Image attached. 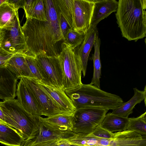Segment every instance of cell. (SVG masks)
Instances as JSON below:
<instances>
[{
  "instance_id": "cell-27",
  "label": "cell",
  "mask_w": 146,
  "mask_h": 146,
  "mask_svg": "<svg viewBox=\"0 0 146 146\" xmlns=\"http://www.w3.org/2000/svg\"><path fill=\"white\" fill-rule=\"evenodd\" d=\"M146 112L136 117L129 118L125 130L135 131L146 137Z\"/></svg>"
},
{
  "instance_id": "cell-28",
  "label": "cell",
  "mask_w": 146,
  "mask_h": 146,
  "mask_svg": "<svg viewBox=\"0 0 146 146\" xmlns=\"http://www.w3.org/2000/svg\"><path fill=\"white\" fill-rule=\"evenodd\" d=\"M85 35L80 34L73 29H71L66 34L63 42L75 48L82 44Z\"/></svg>"
},
{
  "instance_id": "cell-13",
  "label": "cell",
  "mask_w": 146,
  "mask_h": 146,
  "mask_svg": "<svg viewBox=\"0 0 146 146\" xmlns=\"http://www.w3.org/2000/svg\"><path fill=\"white\" fill-rule=\"evenodd\" d=\"M18 79L5 66L0 68V99L4 101L15 99Z\"/></svg>"
},
{
  "instance_id": "cell-37",
  "label": "cell",
  "mask_w": 146,
  "mask_h": 146,
  "mask_svg": "<svg viewBox=\"0 0 146 146\" xmlns=\"http://www.w3.org/2000/svg\"><path fill=\"white\" fill-rule=\"evenodd\" d=\"M22 146H29V145L27 142L25 141L24 144Z\"/></svg>"
},
{
  "instance_id": "cell-36",
  "label": "cell",
  "mask_w": 146,
  "mask_h": 146,
  "mask_svg": "<svg viewBox=\"0 0 146 146\" xmlns=\"http://www.w3.org/2000/svg\"><path fill=\"white\" fill-rule=\"evenodd\" d=\"M70 145L68 143L58 141V146H69Z\"/></svg>"
},
{
  "instance_id": "cell-26",
  "label": "cell",
  "mask_w": 146,
  "mask_h": 146,
  "mask_svg": "<svg viewBox=\"0 0 146 146\" xmlns=\"http://www.w3.org/2000/svg\"><path fill=\"white\" fill-rule=\"evenodd\" d=\"M18 13V11L5 0L0 5V28L13 24Z\"/></svg>"
},
{
  "instance_id": "cell-5",
  "label": "cell",
  "mask_w": 146,
  "mask_h": 146,
  "mask_svg": "<svg viewBox=\"0 0 146 146\" xmlns=\"http://www.w3.org/2000/svg\"><path fill=\"white\" fill-rule=\"evenodd\" d=\"M59 57L61 59L64 78L62 90L65 92L82 84V67L77 50L63 42Z\"/></svg>"
},
{
  "instance_id": "cell-2",
  "label": "cell",
  "mask_w": 146,
  "mask_h": 146,
  "mask_svg": "<svg viewBox=\"0 0 146 146\" xmlns=\"http://www.w3.org/2000/svg\"><path fill=\"white\" fill-rule=\"evenodd\" d=\"M146 0H119L115 16L122 36L136 42L146 36Z\"/></svg>"
},
{
  "instance_id": "cell-39",
  "label": "cell",
  "mask_w": 146,
  "mask_h": 146,
  "mask_svg": "<svg viewBox=\"0 0 146 146\" xmlns=\"http://www.w3.org/2000/svg\"><path fill=\"white\" fill-rule=\"evenodd\" d=\"M5 0H0V5L3 3Z\"/></svg>"
},
{
  "instance_id": "cell-23",
  "label": "cell",
  "mask_w": 146,
  "mask_h": 146,
  "mask_svg": "<svg viewBox=\"0 0 146 146\" xmlns=\"http://www.w3.org/2000/svg\"><path fill=\"white\" fill-rule=\"evenodd\" d=\"M128 119V117L109 113L106 114L100 125L111 132L122 131L126 130Z\"/></svg>"
},
{
  "instance_id": "cell-32",
  "label": "cell",
  "mask_w": 146,
  "mask_h": 146,
  "mask_svg": "<svg viewBox=\"0 0 146 146\" xmlns=\"http://www.w3.org/2000/svg\"><path fill=\"white\" fill-rule=\"evenodd\" d=\"M13 55L4 50L0 45V68L5 66L9 60Z\"/></svg>"
},
{
  "instance_id": "cell-20",
  "label": "cell",
  "mask_w": 146,
  "mask_h": 146,
  "mask_svg": "<svg viewBox=\"0 0 146 146\" xmlns=\"http://www.w3.org/2000/svg\"><path fill=\"white\" fill-rule=\"evenodd\" d=\"M73 113L60 114L43 119L51 128L61 131H73Z\"/></svg>"
},
{
  "instance_id": "cell-16",
  "label": "cell",
  "mask_w": 146,
  "mask_h": 146,
  "mask_svg": "<svg viewBox=\"0 0 146 146\" xmlns=\"http://www.w3.org/2000/svg\"><path fill=\"white\" fill-rule=\"evenodd\" d=\"M94 1V7L91 24L93 27L97 26L100 21L116 11L118 5V2L115 0Z\"/></svg>"
},
{
  "instance_id": "cell-1",
  "label": "cell",
  "mask_w": 146,
  "mask_h": 146,
  "mask_svg": "<svg viewBox=\"0 0 146 146\" xmlns=\"http://www.w3.org/2000/svg\"><path fill=\"white\" fill-rule=\"evenodd\" d=\"M47 21L27 19L21 29L28 52L58 57L60 52L57 42L64 40L52 0H43Z\"/></svg>"
},
{
  "instance_id": "cell-33",
  "label": "cell",
  "mask_w": 146,
  "mask_h": 146,
  "mask_svg": "<svg viewBox=\"0 0 146 146\" xmlns=\"http://www.w3.org/2000/svg\"><path fill=\"white\" fill-rule=\"evenodd\" d=\"M8 2L12 5L17 10L20 8L23 9L25 0H7Z\"/></svg>"
},
{
  "instance_id": "cell-21",
  "label": "cell",
  "mask_w": 146,
  "mask_h": 146,
  "mask_svg": "<svg viewBox=\"0 0 146 146\" xmlns=\"http://www.w3.org/2000/svg\"><path fill=\"white\" fill-rule=\"evenodd\" d=\"M25 141L14 128L0 123V143L7 146H22Z\"/></svg>"
},
{
  "instance_id": "cell-11",
  "label": "cell",
  "mask_w": 146,
  "mask_h": 146,
  "mask_svg": "<svg viewBox=\"0 0 146 146\" xmlns=\"http://www.w3.org/2000/svg\"><path fill=\"white\" fill-rule=\"evenodd\" d=\"M73 131H61L51 128L41 116H37L32 133L27 141L30 146L61 139L72 135Z\"/></svg>"
},
{
  "instance_id": "cell-19",
  "label": "cell",
  "mask_w": 146,
  "mask_h": 146,
  "mask_svg": "<svg viewBox=\"0 0 146 146\" xmlns=\"http://www.w3.org/2000/svg\"><path fill=\"white\" fill-rule=\"evenodd\" d=\"M134 94L133 96L127 102H124L121 105L112 110V114L120 116L128 117L133 112V110L135 105L144 100L146 106V89L145 86L143 91L139 90L137 88L133 89Z\"/></svg>"
},
{
  "instance_id": "cell-29",
  "label": "cell",
  "mask_w": 146,
  "mask_h": 146,
  "mask_svg": "<svg viewBox=\"0 0 146 146\" xmlns=\"http://www.w3.org/2000/svg\"><path fill=\"white\" fill-rule=\"evenodd\" d=\"M24 56L29 68L35 79L39 81L42 82L43 78L35 56L27 52L24 54Z\"/></svg>"
},
{
  "instance_id": "cell-7",
  "label": "cell",
  "mask_w": 146,
  "mask_h": 146,
  "mask_svg": "<svg viewBox=\"0 0 146 146\" xmlns=\"http://www.w3.org/2000/svg\"><path fill=\"white\" fill-rule=\"evenodd\" d=\"M21 27L18 13L13 24L0 28V45L4 50L13 55L28 52Z\"/></svg>"
},
{
  "instance_id": "cell-12",
  "label": "cell",
  "mask_w": 146,
  "mask_h": 146,
  "mask_svg": "<svg viewBox=\"0 0 146 146\" xmlns=\"http://www.w3.org/2000/svg\"><path fill=\"white\" fill-rule=\"evenodd\" d=\"M19 79L16 92L17 100L26 111L34 115L41 116V108L34 95L23 78Z\"/></svg>"
},
{
  "instance_id": "cell-25",
  "label": "cell",
  "mask_w": 146,
  "mask_h": 146,
  "mask_svg": "<svg viewBox=\"0 0 146 146\" xmlns=\"http://www.w3.org/2000/svg\"><path fill=\"white\" fill-rule=\"evenodd\" d=\"M56 11L61 14L72 29L74 27L73 0H52Z\"/></svg>"
},
{
  "instance_id": "cell-10",
  "label": "cell",
  "mask_w": 146,
  "mask_h": 146,
  "mask_svg": "<svg viewBox=\"0 0 146 146\" xmlns=\"http://www.w3.org/2000/svg\"><path fill=\"white\" fill-rule=\"evenodd\" d=\"M73 29L85 35L90 28L95 3L94 0H73Z\"/></svg>"
},
{
  "instance_id": "cell-14",
  "label": "cell",
  "mask_w": 146,
  "mask_h": 146,
  "mask_svg": "<svg viewBox=\"0 0 146 146\" xmlns=\"http://www.w3.org/2000/svg\"><path fill=\"white\" fill-rule=\"evenodd\" d=\"M146 137L131 131L117 132L113 133L109 146H146Z\"/></svg>"
},
{
  "instance_id": "cell-31",
  "label": "cell",
  "mask_w": 146,
  "mask_h": 146,
  "mask_svg": "<svg viewBox=\"0 0 146 146\" xmlns=\"http://www.w3.org/2000/svg\"><path fill=\"white\" fill-rule=\"evenodd\" d=\"M56 13L60 28L64 39L67 33L72 29L62 15L59 12Z\"/></svg>"
},
{
  "instance_id": "cell-34",
  "label": "cell",
  "mask_w": 146,
  "mask_h": 146,
  "mask_svg": "<svg viewBox=\"0 0 146 146\" xmlns=\"http://www.w3.org/2000/svg\"><path fill=\"white\" fill-rule=\"evenodd\" d=\"M58 140H53L46 141L29 146H58Z\"/></svg>"
},
{
  "instance_id": "cell-3",
  "label": "cell",
  "mask_w": 146,
  "mask_h": 146,
  "mask_svg": "<svg viewBox=\"0 0 146 146\" xmlns=\"http://www.w3.org/2000/svg\"><path fill=\"white\" fill-rule=\"evenodd\" d=\"M65 92L76 110L91 107L112 110L124 102L119 96L90 84H82Z\"/></svg>"
},
{
  "instance_id": "cell-9",
  "label": "cell",
  "mask_w": 146,
  "mask_h": 146,
  "mask_svg": "<svg viewBox=\"0 0 146 146\" xmlns=\"http://www.w3.org/2000/svg\"><path fill=\"white\" fill-rule=\"evenodd\" d=\"M34 95L41 110L42 115L47 117L65 113L37 80L23 77Z\"/></svg>"
},
{
  "instance_id": "cell-15",
  "label": "cell",
  "mask_w": 146,
  "mask_h": 146,
  "mask_svg": "<svg viewBox=\"0 0 146 146\" xmlns=\"http://www.w3.org/2000/svg\"><path fill=\"white\" fill-rule=\"evenodd\" d=\"M98 34V31L97 26H91L85 34L81 46L77 50V53L81 60L82 72L83 77L85 76L89 55Z\"/></svg>"
},
{
  "instance_id": "cell-18",
  "label": "cell",
  "mask_w": 146,
  "mask_h": 146,
  "mask_svg": "<svg viewBox=\"0 0 146 146\" xmlns=\"http://www.w3.org/2000/svg\"><path fill=\"white\" fill-rule=\"evenodd\" d=\"M24 54H14L9 60L5 67L14 74L18 79L22 77L35 79L29 68Z\"/></svg>"
},
{
  "instance_id": "cell-30",
  "label": "cell",
  "mask_w": 146,
  "mask_h": 146,
  "mask_svg": "<svg viewBox=\"0 0 146 146\" xmlns=\"http://www.w3.org/2000/svg\"><path fill=\"white\" fill-rule=\"evenodd\" d=\"M88 134L91 136L100 138L111 139L112 137L113 133L111 132L102 128L100 125L92 133Z\"/></svg>"
},
{
  "instance_id": "cell-4",
  "label": "cell",
  "mask_w": 146,
  "mask_h": 146,
  "mask_svg": "<svg viewBox=\"0 0 146 146\" xmlns=\"http://www.w3.org/2000/svg\"><path fill=\"white\" fill-rule=\"evenodd\" d=\"M0 107L7 124L16 129L25 141L27 140L32 133L37 116L26 111L15 99L0 102Z\"/></svg>"
},
{
  "instance_id": "cell-22",
  "label": "cell",
  "mask_w": 146,
  "mask_h": 146,
  "mask_svg": "<svg viewBox=\"0 0 146 146\" xmlns=\"http://www.w3.org/2000/svg\"><path fill=\"white\" fill-rule=\"evenodd\" d=\"M23 9L26 19L47 21L43 0H25Z\"/></svg>"
},
{
  "instance_id": "cell-40",
  "label": "cell",
  "mask_w": 146,
  "mask_h": 146,
  "mask_svg": "<svg viewBox=\"0 0 146 146\" xmlns=\"http://www.w3.org/2000/svg\"><path fill=\"white\" fill-rule=\"evenodd\" d=\"M69 146H80L70 144Z\"/></svg>"
},
{
  "instance_id": "cell-24",
  "label": "cell",
  "mask_w": 146,
  "mask_h": 146,
  "mask_svg": "<svg viewBox=\"0 0 146 146\" xmlns=\"http://www.w3.org/2000/svg\"><path fill=\"white\" fill-rule=\"evenodd\" d=\"M100 40L98 34L96 37L94 46V52L92 55L94 72L91 82L90 84L100 89V79L101 75V64L100 58Z\"/></svg>"
},
{
  "instance_id": "cell-8",
  "label": "cell",
  "mask_w": 146,
  "mask_h": 146,
  "mask_svg": "<svg viewBox=\"0 0 146 146\" xmlns=\"http://www.w3.org/2000/svg\"><path fill=\"white\" fill-rule=\"evenodd\" d=\"M35 56L43 78L41 82L62 90L64 75L60 57L42 54Z\"/></svg>"
},
{
  "instance_id": "cell-17",
  "label": "cell",
  "mask_w": 146,
  "mask_h": 146,
  "mask_svg": "<svg viewBox=\"0 0 146 146\" xmlns=\"http://www.w3.org/2000/svg\"><path fill=\"white\" fill-rule=\"evenodd\" d=\"M65 113H73L76 109L64 91L38 80Z\"/></svg>"
},
{
  "instance_id": "cell-35",
  "label": "cell",
  "mask_w": 146,
  "mask_h": 146,
  "mask_svg": "<svg viewBox=\"0 0 146 146\" xmlns=\"http://www.w3.org/2000/svg\"><path fill=\"white\" fill-rule=\"evenodd\" d=\"M0 123L7 124L5 122V116L0 107Z\"/></svg>"
},
{
  "instance_id": "cell-38",
  "label": "cell",
  "mask_w": 146,
  "mask_h": 146,
  "mask_svg": "<svg viewBox=\"0 0 146 146\" xmlns=\"http://www.w3.org/2000/svg\"><path fill=\"white\" fill-rule=\"evenodd\" d=\"M90 146H104V145H100L95 144V145H90Z\"/></svg>"
},
{
  "instance_id": "cell-6",
  "label": "cell",
  "mask_w": 146,
  "mask_h": 146,
  "mask_svg": "<svg viewBox=\"0 0 146 146\" xmlns=\"http://www.w3.org/2000/svg\"><path fill=\"white\" fill-rule=\"evenodd\" d=\"M108 110L91 107L76 109L73 113V131L75 133H91L101 124Z\"/></svg>"
}]
</instances>
